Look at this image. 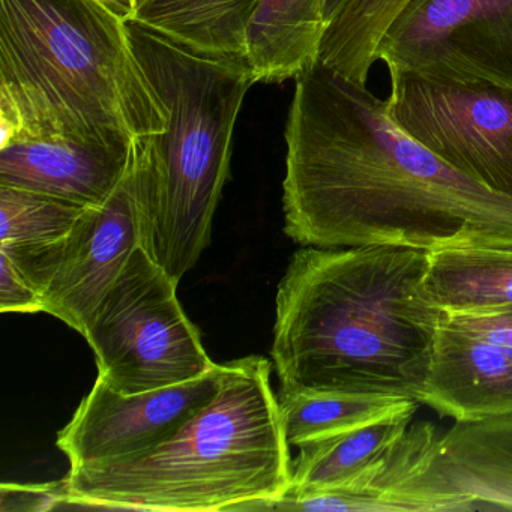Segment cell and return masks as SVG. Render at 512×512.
Masks as SVG:
<instances>
[{
  "instance_id": "1",
  "label": "cell",
  "mask_w": 512,
  "mask_h": 512,
  "mask_svg": "<svg viewBox=\"0 0 512 512\" xmlns=\"http://www.w3.org/2000/svg\"><path fill=\"white\" fill-rule=\"evenodd\" d=\"M284 233L302 247L512 250V199L401 130L367 86L317 64L286 125Z\"/></svg>"
},
{
  "instance_id": "2",
  "label": "cell",
  "mask_w": 512,
  "mask_h": 512,
  "mask_svg": "<svg viewBox=\"0 0 512 512\" xmlns=\"http://www.w3.org/2000/svg\"><path fill=\"white\" fill-rule=\"evenodd\" d=\"M430 251L304 247L277 290L271 356L280 394L367 392L421 403L445 311L427 284Z\"/></svg>"
},
{
  "instance_id": "3",
  "label": "cell",
  "mask_w": 512,
  "mask_h": 512,
  "mask_svg": "<svg viewBox=\"0 0 512 512\" xmlns=\"http://www.w3.org/2000/svg\"><path fill=\"white\" fill-rule=\"evenodd\" d=\"M166 130L128 34L95 0H0V145L131 143Z\"/></svg>"
},
{
  "instance_id": "4",
  "label": "cell",
  "mask_w": 512,
  "mask_h": 512,
  "mask_svg": "<svg viewBox=\"0 0 512 512\" xmlns=\"http://www.w3.org/2000/svg\"><path fill=\"white\" fill-rule=\"evenodd\" d=\"M271 362L224 364L220 391L178 434L145 454L70 467L67 508L266 511L292 488L290 445Z\"/></svg>"
},
{
  "instance_id": "5",
  "label": "cell",
  "mask_w": 512,
  "mask_h": 512,
  "mask_svg": "<svg viewBox=\"0 0 512 512\" xmlns=\"http://www.w3.org/2000/svg\"><path fill=\"white\" fill-rule=\"evenodd\" d=\"M128 34L166 113L164 133L134 143L140 247L179 284L211 241L233 131L256 79L245 62L191 52L134 20Z\"/></svg>"
},
{
  "instance_id": "6",
  "label": "cell",
  "mask_w": 512,
  "mask_h": 512,
  "mask_svg": "<svg viewBox=\"0 0 512 512\" xmlns=\"http://www.w3.org/2000/svg\"><path fill=\"white\" fill-rule=\"evenodd\" d=\"M178 284L142 247L125 263L89 319L83 337L98 377L125 395L167 388L215 367L182 310Z\"/></svg>"
},
{
  "instance_id": "7",
  "label": "cell",
  "mask_w": 512,
  "mask_h": 512,
  "mask_svg": "<svg viewBox=\"0 0 512 512\" xmlns=\"http://www.w3.org/2000/svg\"><path fill=\"white\" fill-rule=\"evenodd\" d=\"M395 124L457 172L512 199V88L392 73Z\"/></svg>"
},
{
  "instance_id": "8",
  "label": "cell",
  "mask_w": 512,
  "mask_h": 512,
  "mask_svg": "<svg viewBox=\"0 0 512 512\" xmlns=\"http://www.w3.org/2000/svg\"><path fill=\"white\" fill-rule=\"evenodd\" d=\"M140 247L136 191L131 169L113 196L88 208L58 241L0 245L43 301L44 313L83 334L131 254Z\"/></svg>"
},
{
  "instance_id": "9",
  "label": "cell",
  "mask_w": 512,
  "mask_h": 512,
  "mask_svg": "<svg viewBox=\"0 0 512 512\" xmlns=\"http://www.w3.org/2000/svg\"><path fill=\"white\" fill-rule=\"evenodd\" d=\"M389 74L512 88V0H412L377 44Z\"/></svg>"
},
{
  "instance_id": "10",
  "label": "cell",
  "mask_w": 512,
  "mask_h": 512,
  "mask_svg": "<svg viewBox=\"0 0 512 512\" xmlns=\"http://www.w3.org/2000/svg\"><path fill=\"white\" fill-rule=\"evenodd\" d=\"M224 365L197 379L125 395L101 377L83 398L58 448L70 467L101 466L145 454L176 436L220 391Z\"/></svg>"
},
{
  "instance_id": "11",
  "label": "cell",
  "mask_w": 512,
  "mask_h": 512,
  "mask_svg": "<svg viewBox=\"0 0 512 512\" xmlns=\"http://www.w3.org/2000/svg\"><path fill=\"white\" fill-rule=\"evenodd\" d=\"M421 404L455 422L512 413V313H443Z\"/></svg>"
},
{
  "instance_id": "12",
  "label": "cell",
  "mask_w": 512,
  "mask_h": 512,
  "mask_svg": "<svg viewBox=\"0 0 512 512\" xmlns=\"http://www.w3.org/2000/svg\"><path fill=\"white\" fill-rule=\"evenodd\" d=\"M430 422H416L386 457L349 490L284 496L266 511L469 512L475 505L455 490Z\"/></svg>"
},
{
  "instance_id": "13",
  "label": "cell",
  "mask_w": 512,
  "mask_h": 512,
  "mask_svg": "<svg viewBox=\"0 0 512 512\" xmlns=\"http://www.w3.org/2000/svg\"><path fill=\"white\" fill-rule=\"evenodd\" d=\"M134 143L19 137L0 145V185L98 208L127 178L133 164Z\"/></svg>"
},
{
  "instance_id": "14",
  "label": "cell",
  "mask_w": 512,
  "mask_h": 512,
  "mask_svg": "<svg viewBox=\"0 0 512 512\" xmlns=\"http://www.w3.org/2000/svg\"><path fill=\"white\" fill-rule=\"evenodd\" d=\"M326 28L325 0H262L244 40L256 83L296 80L316 67Z\"/></svg>"
},
{
  "instance_id": "15",
  "label": "cell",
  "mask_w": 512,
  "mask_h": 512,
  "mask_svg": "<svg viewBox=\"0 0 512 512\" xmlns=\"http://www.w3.org/2000/svg\"><path fill=\"white\" fill-rule=\"evenodd\" d=\"M440 446L446 475L476 511H512V413L455 422Z\"/></svg>"
},
{
  "instance_id": "16",
  "label": "cell",
  "mask_w": 512,
  "mask_h": 512,
  "mask_svg": "<svg viewBox=\"0 0 512 512\" xmlns=\"http://www.w3.org/2000/svg\"><path fill=\"white\" fill-rule=\"evenodd\" d=\"M413 415L401 413L299 446L287 496L349 490L376 469L406 433Z\"/></svg>"
},
{
  "instance_id": "17",
  "label": "cell",
  "mask_w": 512,
  "mask_h": 512,
  "mask_svg": "<svg viewBox=\"0 0 512 512\" xmlns=\"http://www.w3.org/2000/svg\"><path fill=\"white\" fill-rule=\"evenodd\" d=\"M262 0H143L134 22L209 58L244 62L248 22Z\"/></svg>"
},
{
  "instance_id": "18",
  "label": "cell",
  "mask_w": 512,
  "mask_h": 512,
  "mask_svg": "<svg viewBox=\"0 0 512 512\" xmlns=\"http://www.w3.org/2000/svg\"><path fill=\"white\" fill-rule=\"evenodd\" d=\"M427 284L446 313H512V250L430 251Z\"/></svg>"
},
{
  "instance_id": "19",
  "label": "cell",
  "mask_w": 512,
  "mask_h": 512,
  "mask_svg": "<svg viewBox=\"0 0 512 512\" xmlns=\"http://www.w3.org/2000/svg\"><path fill=\"white\" fill-rule=\"evenodd\" d=\"M419 404L410 398L367 392L278 394L284 436L298 448L401 413H415Z\"/></svg>"
},
{
  "instance_id": "20",
  "label": "cell",
  "mask_w": 512,
  "mask_h": 512,
  "mask_svg": "<svg viewBox=\"0 0 512 512\" xmlns=\"http://www.w3.org/2000/svg\"><path fill=\"white\" fill-rule=\"evenodd\" d=\"M412 0H347L328 23L319 65L367 86L377 44Z\"/></svg>"
},
{
  "instance_id": "21",
  "label": "cell",
  "mask_w": 512,
  "mask_h": 512,
  "mask_svg": "<svg viewBox=\"0 0 512 512\" xmlns=\"http://www.w3.org/2000/svg\"><path fill=\"white\" fill-rule=\"evenodd\" d=\"M89 206L0 185V245H41L67 235Z\"/></svg>"
},
{
  "instance_id": "22",
  "label": "cell",
  "mask_w": 512,
  "mask_h": 512,
  "mask_svg": "<svg viewBox=\"0 0 512 512\" xmlns=\"http://www.w3.org/2000/svg\"><path fill=\"white\" fill-rule=\"evenodd\" d=\"M68 506L65 479L50 484H2L0 511H53Z\"/></svg>"
},
{
  "instance_id": "23",
  "label": "cell",
  "mask_w": 512,
  "mask_h": 512,
  "mask_svg": "<svg viewBox=\"0 0 512 512\" xmlns=\"http://www.w3.org/2000/svg\"><path fill=\"white\" fill-rule=\"evenodd\" d=\"M0 311L2 313H40L43 301L22 272L0 251Z\"/></svg>"
},
{
  "instance_id": "24",
  "label": "cell",
  "mask_w": 512,
  "mask_h": 512,
  "mask_svg": "<svg viewBox=\"0 0 512 512\" xmlns=\"http://www.w3.org/2000/svg\"><path fill=\"white\" fill-rule=\"evenodd\" d=\"M106 7L112 8L113 11L124 17L125 20H131L136 11V2L134 0H95Z\"/></svg>"
},
{
  "instance_id": "25",
  "label": "cell",
  "mask_w": 512,
  "mask_h": 512,
  "mask_svg": "<svg viewBox=\"0 0 512 512\" xmlns=\"http://www.w3.org/2000/svg\"><path fill=\"white\" fill-rule=\"evenodd\" d=\"M347 0H325V17L326 22H331L335 16H337L338 11L344 7Z\"/></svg>"
},
{
  "instance_id": "26",
  "label": "cell",
  "mask_w": 512,
  "mask_h": 512,
  "mask_svg": "<svg viewBox=\"0 0 512 512\" xmlns=\"http://www.w3.org/2000/svg\"><path fill=\"white\" fill-rule=\"evenodd\" d=\"M134 2H136V10H137V8H139V5L142 4L143 0H134ZM134 13H136V11H134Z\"/></svg>"
}]
</instances>
